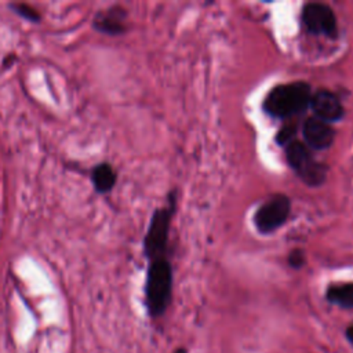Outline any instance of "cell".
I'll return each mask as SVG.
<instances>
[{
  "mask_svg": "<svg viewBox=\"0 0 353 353\" xmlns=\"http://www.w3.org/2000/svg\"><path fill=\"white\" fill-rule=\"evenodd\" d=\"M312 88L305 81H292L272 88L263 99V112L274 119H288L310 105Z\"/></svg>",
  "mask_w": 353,
  "mask_h": 353,
  "instance_id": "obj_1",
  "label": "cell"
},
{
  "mask_svg": "<svg viewBox=\"0 0 353 353\" xmlns=\"http://www.w3.org/2000/svg\"><path fill=\"white\" fill-rule=\"evenodd\" d=\"M172 295V268L163 256L152 259L145 283V303L152 317H159L167 310Z\"/></svg>",
  "mask_w": 353,
  "mask_h": 353,
  "instance_id": "obj_2",
  "label": "cell"
},
{
  "mask_svg": "<svg viewBox=\"0 0 353 353\" xmlns=\"http://www.w3.org/2000/svg\"><path fill=\"white\" fill-rule=\"evenodd\" d=\"M285 159L288 165L309 186H320L327 178L325 164L316 160L310 148L299 141L285 145Z\"/></svg>",
  "mask_w": 353,
  "mask_h": 353,
  "instance_id": "obj_3",
  "label": "cell"
},
{
  "mask_svg": "<svg viewBox=\"0 0 353 353\" xmlns=\"http://www.w3.org/2000/svg\"><path fill=\"white\" fill-rule=\"evenodd\" d=\"M174 210H175V197L172 193L168 204L165 207L157 208L150 218V223H149L146 236L143 239V251L146 258H149L150 261L164 256L167 243H168L171 216Z\"/></svg>",
  "mask_w": 353,
  "mask_h": 353,
  "instance_id": "obj_4",
  "label": "cell"
},
{
  "mask_svg": "<svg viewBox=\"0 0 353 353\" xmlns=\"http://www.w3.org/2000/svg\"><path fill=\"white\" fill-rule=\"evenodd\" d=\"M291 211V200L285 194H274L254 214V223L259 233H272L285 223Z\"/></svg>",
  "mask_w": 353,
  "mask_h": 353,
  "instance_id": "obj_5",
  "label": "cell"
},
{
  "mask_svg": "<svg viewBox=\"0 0 353 353\" xmlns=\"http://www.w3.org/2000/svg\"><path fill=\"white\" fill-rule=\"evenodd\" d=\"M302 22L313 34L336 37L338 25L332 8L324 3H307L302 8Z\"/></svg>",
  "mask_w": 353,
  "mask_h": 353,
  "instance_id": "obj_6",
  "label": "cell"
},
{
  "mask_svg": "<svg viewBox=\"0 0 353 353\" xmlns=\"http://www.w3.org/2000/svg\"><path fill=\"white\" fill-rule=\"evenodd\" d=\"M309 106L312 108L314 117L328 124L341 120L345 114L342 102L334 92L328 90H319L314 94H312Z\"/></svg>",
  "mask_w": 353,
  "mask_h": 353,
  "instance_id": "obj_7",
  "label": "cell"
},
{
  "mask_svg": "<svg viewBox=\"0 0 353 353\" xmlns=\"http://www.w3.org/2000/svg\"><path fill=\"white\" fill-rule=\"evenodd\" d=\"M302 132L306 146L316 150L328 149L335 139V130L331 127V124L314 116L306 119L302 127Z\"/></svg>",
  "mask_w": 353,
  "mask_h": 353,
  "instance_id": "obj_8",
  "label": "cell"
},
{
  "mask_svg": "<svg viewBox=\"0 0 353 353\" xmlns=\"http://www.w3.org/2000/svg\"><path fill=\"white\" fill-rule=\"evenodd\" d=\"M125 10L113 6L97 12L92 21V28L105 34H121L125 30Z\"/></svg>",
  "mask_w": 353,
  "mask_h": 353,
  "instance_id": "obj_9",
  "label": "cell"
},
{
  "mask_svg": "<svg viewBox=\"0 0 353 353\" xmlns=\"http://www.w3.org/2000/svg\"><path fill=\"white\" fill-rule=\"evenodd\" d=\"M90 179L94 185V189L98 193L105 194L113 189L117 181V175L109 163H99L91 170Z\"/></svg>",
  "mask_w": 353,
  "mask_h": 353,
  "instance_id": "obj_10",
  "label": "cell"
},
{
  "mask_svg": "<svg viewBox=\"0 0 353 353\" xmlns=\"http://www.w3.org/2000/svg\"><path fill=\"white\" fill-rule=\"evenodd\" d=\"M325 299L343 309H353V283L332 284L325 291Z\"/></svg>",
  "mask_w": 353,
  "mask_h": 353,
  "instance_id": "obj_11",
  "label": "cell"
},
{
  "mask_svg": "<svg viewBox=\"0 0 353 353\" xmlns=\"http://www.w3.org/2000/svg\"><path fill=\"white\" fill-rule=\"evenodd\" d=\"M11 11H14L15 14H18L19 17H22L26 21L30 22H39L41 19V15L39 14L37 10H34L33 7L23 4V3H12L8 6Z\"/></svg>",
  "mask_w": 353,
  "mask_h": 353,
  "instance_id": "obj_12",
  "label": "cell"
},
{
  "mask_svg": "<svg viewBox=\"0 0 353 353\" xmlns=\"http://www.w3.org/2000/svg\"><path fill=\"white\" fill-rule=\"evenodd\" d=\"M296 132V127L294 124H285L283 125L279 132L276 134V142L280 146H285L290 142H292V138L295 137Z\"/></svg>",
  "mask_w": 353,
  "mask_h": 353,
  "instance_id": "obj_13",
  "label": "cell"
},
{
  "mask_svg": "<svg viewBox=\"0 0 353 353\" xmlns=\"http://www.w3.org/2000/svg\"><path fill=\"white\" fill-rule=\"evenodd\" d=\"M288 265L294 269H301L305 265V252L299 248H295L288 255Z\"/></svg>",
  "mask_w": 353,
  "mask_h": 353,
  "instance_id": "obj_14",
  "label": "cell"
},
{
  "mask_svg": "<svg viewBox=\"0 0 353 353\" xmlns=\"http://www.w3.org/2000/svg\"><path fill=\"white\" fill-rule=\"evenodd\" d=\"M345 336H346V339L353 345V324H350V325L346 327V330H345Z\"/></svg>",
  "mask_w": 353,
  "mask_h": 353,
  "instance_id": "obj_15",
  "label": "cell"
},
{
  "mask_svg": "<svg viewBox=\"0 0 353 353\" xmlns=\"http://www.w3.org/2000/svg\"><path fill=\"white\" fill-rule=\"evenodd\" d=\"M174 353H188V350H186L185 347H179V349H176Z\"/></svg>",
  "mask_w": 353,
  "mask_h": 353,
  "instance_id": "obj_16",
  "label": "cell"
}]
</instances>
